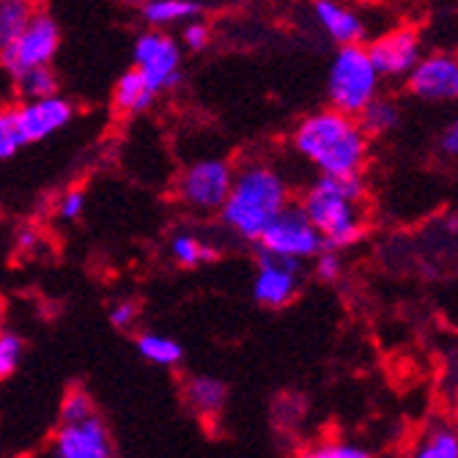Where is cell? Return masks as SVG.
<instances>
[{"label": "cell", "instance_id": "1", "mask_svg": "<svg viewBox=\"0 0 458 458\" xmlns=\"http://www.w3.org/2000/svg\"><path fill=\"white\" fill-rule=\"evenodd\" d=\"M291 148L316 176H360L370 157V138L357 115L327 105L294 123Z\"/></svg>", "mask_w": 458, "mask_h": 458}, {"label": "cell", "instance_id": "2", "mask_svg": "<svg viewBox=\"0 0 458 458\" xmlns=\"http://www.w3.org/2000/svg\"><path fill=\"white\" fill-rule=\"evenodd\" d=\"M291 203V182L272 159H247L233 168L231 192L217 212L223 228L242 239L259 242L267 225Z\"/></svg>", "mask_w": 458, "mask_h": 458}, {"label": "cell", "instance_id": "3", "mask_svg": "<svg viewBox=\"0 0 458 458\" xmlns=\"http://www.w3.org/2000/svg\"><path fill=\"white\" fill-rule=\"evenodd\" d=\"M300 209L316 225L324 247L346 250L368 233V187L360 176H316L302 198Z\"/></svg>", "mask_w": 458, "mask_h": 458}, {"label": "cell", "instance_id": "4", "mask_svg": "<svg viewBox=\"0 0 458 458\" xmlns=\"http://www.w3.org/2000/svg\"><path fill=\"white\" fill-rule=\"evenodd\" d=\"M385 80L373 66L365 45L338 47L327 66V102L341 113L357 115L382 94Z\"/></svg>", "mask_w": 458, "mask_h": 458}, {"label": "cell", "instance_id": "5", "mask_svg": "<svg viewBox=\"0 0 458 458\" xmlns=\"http://www.w3.org/2000/svg\"><path fill=\"white\" fill-rule=\"evenodd\" d=\"M233 165L225 157H198L176 176L174 195L192 215H217L231 192Z\"/></svg>", "mask_w": 458, "mask_h": 458}, {"label": "cell", "instance_id": "6", "mask_svg": "<svg viewBox=\"0 0 458 458\" xmlns=\"http://www.w3.org/2000/svg\"><path fill=\"white\" fill-rule=\"evenodd\" d=\"M132 69L151 82L157 94H168L184 77V47L168 30L146 28L132 45Z\"/></svg>", "mask_w": 458, "mask_h": 458}, {"label": "cell", "instance_id": "7", "mask_svg": "<svg viewBox=\"0 0 458 458\" xmlns=\"http://www.w3.org/2000/svg\"><path fill=\"white\" fill-rule=\"evenodd\" d=\"M61 50V28L47 12H36L33 20L0 47V69L9 77H17L36 66H53Z\"/></svg>", "mask_w": 458, "mask_h": 458}, {"label": "cell", "instance_id": "8", "mask_svg": "<svg viewBox=\"0 0 458 458\" xmlns=\"http://www.w3.org/2000/svg\"><path fill=\"white\" fill-rule=\"evenodd\" d=\"M259 250L264 256L288 259L297 264H308L318 250H324V239L308 215L300 209V203H288L285 209L267 225L259 236Z\"/></svg>", "mask_w": 458, "mask_h": 458}, {"label": "cell", "instance_id": "9", "mask_svg": "<svg viewBox=\"0 0 458 458\" xmlns=\"http://www.w3.org/2000/svg\"><path fill=\"white\" fill-rule=\"evenodd\" d=\"M368 55L382 80H406L409 72L423 58V33L418 25H398L368 41Z\"/></svg>", "mask_w": 458, "mask_h": 458}, {"label": "cell", "instance_id": "10", "mask_svg": "<svg viewBox=\"0 0 458 458\" xmlns=\"http://www.w3.org/2000/svg\"><path fill=\"white\" fill-rule=\"evenodd\" d=\"M406 89L414 99L428 105L458 102V55L445 50L423 53L406 77Z\"/></svg>", "mask_w": 458, "mask_h": 458}, {"label": "cell", "instance_id": "11", "mask_svg": "<svg viewBox=\"0 0 458 458\" xmlns=\"http://www.w3.org/2000/svg\"><path fill=\"white\" fill-rule=\"evenodd\" d=\"M250 291H253V300L267 310L291 305L302 291V264L261 253Z\"/></svg>", "mask_w": 458, "mask_h": 458}, {"label": "cell", "instance_id": "12", "mask_svg": "<svg viewBox=\"0 0 458 458\" xmlns=\"http://www.w3.org/2000/svg\"><path fill=\"white\" fill-rule=\"evenodd\" d=\"M50 455L55 458H113V437L105 418L97 411L86 420L58 423L50 445Z\"/></svg>", "mask_w": 458, "mask_h": 458}, {"label": "cell", "instance_id": "13", "mask_svg": "<svg viewBox=\"0 0 458 458\" xmlns=\"http://www.w3.org/2000/svg\"><path fill=\"white\" fill-rule=\"evenodd\" d=\"M14 110H17V121H20V130H22V138L28 146L55 138L77 115L74 102L61 94H50L41 99H25V102L14 105Z\"/></svg>", "mask_w": 458, "mask_h": 458}, {"label": "cell", "instance_id": "14", "mask_svg": "<svg viewBox=\"0 0 458 458\" xmlns=\"http://www.w3.org/2000/svg\"><path fill=\"white\" fill-rule=\"evenodd\" d=\"M313 20H316V28L335 47L362 45L365 33H368L360 12L346 6L344 0H313Z\"/></svg>", "mask_w": 458, "mask_h": 458}, {"label": "cell", "instance_id": "15", "mask_svg": "<svg viewBox=\"0 0 458 458\" xmlns=\"http://www.w3.org/2000/svg\"><path fill=\"white\" fill-rule=\"evenodd\" d=\"M182 398L195 418L215 420L228 403V385L215 377H190L182 385Z\"/></svg>", "mask_w": 458, "mask_h": 458}, {"label": "cell", "instance_id": "16", "mask_svg": "<svg viewBox=\"0 0 458 458\" xmlns=\"http://www.w3.org/2000/svg\"><path fill=\"white\" fill-rule=\"evenodd\" d=\"M157 97L159 94L151 89V82L138 69H130V72H123L113 86V110L118 115L135 118V115L148 113Z\"/></svg>", "mask_w": 458, "mask_h": 458}, {"label": "cell", "instance_id": "17", "mask_svg": "<svg viewBox=\"0 0 458 458\" xmlns=\"http://www.w3.org/2000/svg\"><path fill=\"white\" fill-rule=\"evenodd\" d=\"M168 253L174 259V264L184 267V269H195V267H203L217 259V250L215 244L206 239L203 233L198 231H190V228H179L171 242H168Z\"/></svg>", "mask_w": 458, "mask_h": 458}, {"label": "cell", "instance_id": "18", "mask_svg": "<svg viewBox=\"0 0 458 458\" xmlns=\"http://www.w3.org/2000/svg\"><path fill=\"white\" fill-rule=\"evenodd\" d=\"M198 14L200 9L195 0H143L140 4V20L148 28H159V30H171L176 25L182 28Z\"/></svg>", "mask_w": 458, "mask_h": 458}, {"label": "cell", "instance_id": "19", "mask_svg": "<svg viewBox=\"0 0 458 458\" xmlns=\"http://www.w3.org/2000/svg\"><path fill=\"white\" fill-rule=\"evenodd\" d=\"M401 118H403V110L401 105L387 97V94H379L377 99H370L360 113H357V121L360 127L365 130V135L373 140V138H385L390 132H395L401 127Z\"/></svg>", "mask_w": 458, "mask_h": 458}, {"label": "cell", "instance_id": "20", "mask_svg": "<svg viewBox=\"0 0 458 458\" xmlns=\"http://www.w3.org/2000/svg\"><path fill=\"white\" fill-rule=\"evenodd\" d=\"M135 344H138V354L157 368H176L184 360L182 344L168 335H159V332H143Z\"/></svg>", "mask_w": 458, "mask_h": 458}, {"label": "cell", "instance_id": "21", "mask_svg": "<svg viewBox=\"0 0 458 458\" xmlns=\"http://www.w3.org/2000/svg\"><path fill=\"white\" fill-rule=\"evenodd\" d=\"M409 458H458V431L447 423L431 426L418 439Z\"/></svg>", "mask_w": 458, "mask_h": 458}, {"label": "cell", "instance_id": "22", "mask_svg": "<svg viewBox=\"0 0 458 458\" xmlns=\"http://www.w3.org/2000/svg\"><path fill=\"white\" fill-rule=\"evenodd\" d=\"M14 82V91L20 97V102L25 99H41V97H50V94H58L61 91V82H58V74L53 66H36V69H28L17 77H12Z\"/></svg>", "mask_w": 458, "mask_h": 458}, {"label": "cell", "instance_id": "23", "mask_svg": "<svg viewBox=\"0 0 458 458\" xmlns=\"http://www.w3.org/2000/svg\"><path fill=\"white\" fill-rule=\"evenodd\" d=\"M38 12V0H0V47L33 20Z\"/></svg>", "mask_w": 458, "mask_h": 458}, {"label": "cell", "instance_id": "24", "mask_svg": "<svg viewBox=\"0 0 458 458\" xmlns=\"http://www.w3.org/2000/svg\"><path fill=\"white\" fill-rule=\"evenodd\" d=\"M25 138L17 121L14 105H0V159H12L25 148Z\"/></svg>", "mask_w": 458, "mask_h": 458}, {"label": "cell", "instance_id": "25", "mask_svg": "<svg viewBox=\"0 0 458 458\" xmlns=\"http://www.w3.org/2000/svg\"><path fill=\"white\" fill-rule=\"evenodd\" d=\"M97 401L89 390L82 387H69L64 401H61V409H58V423H77V420H86L91 414H97Z\"/></svg>", "mask_w": 458, "mask_h": 458}, {"label": "cell", "instance_id": "26", "mask_svg": "<svg viewBox=\"0 0 458 458\" xmlns=\"http://www.w3.org/2000/svg\"><path fill=\"white\" fill-rule=\"evenodd\" d=\"M22 354H25V341H22L20 332H14L9 327L0 329V382L9 379L12 373L20 368Z\"/></svg>", "mask_w": 458, "mask_h": 458}, {"label": "cell", "instance_id": "27", "mask_svg": "<svg viewBox=\"0 0 458 458\" xmlns=\"http://www.w3.org/2000/svg\"><path fill=\"white\" fill-rule=\"evenodd\" d=\"M294 458H373L370 450L349 442H318L310 447H302Z\"/></svg>", "mask_w": 458, "mask_h": 458}, {"label": "cell", "instance_id": "28", "mask_svg": "<svg viewBox=\"0 0 458 458\" xmlns=\"http://www.w3.org/2000/svg\"><path fill=\"white\" fill-rule=\"evenodd\" d=\"M313 264V275L316 280L321 283H338L341 275H344V259H341V250H332V247H324L318 253L310 259Z\"/></svg>", "mask_w": 458, "mask_h": 458}, {"label": "cell", "instance_id": "29", "mask_svg": "<svg viewBox=\"0 0 458 458\" xmlns=\"http://www.w3.org/2000/svg\"><path fill=\"white\" fill-rule=\"evenodd\" d=\"M86 215V192L80 187H69L55 198V217L61 223H77Z\"/></svg>", "mask_w": 458, "mask_h": 458}, {"label": "cell", "instance_id": "30", "mask_svg": "<svg viewBox=\"0 0 458 458\" xmlns=\"http://www.w3.org/2000/svg\"><path fill=\"white\" fill-rule=\"evenodd\" d=\"M179 45H182L184 50H192V53L206 50V47L212 45V28L206 25L200 17L184 22V25H182V33H179Z\"/></svg>", "mask_w": 458, "mask_h": 458}, {"label": "cell", "instance_id": "31", "mask_svg": "<svg viewBox=\"0 0 458 458\" xmlns=\"http://www.w3.org/2000/svg\"><path fill=\"white\" fill-rule=\"evenodd\" d=\"M140 321V305L135 300H118L110 308V324L118 332H132Z\"/></svg>", "mask_w": 458, "mask_h": 458}, {"label": "cell", "instance_id": "32", "mask_svg": "<svg viewBox=\"0 0 458 458\" xmlns=\"http://www.w3.org/2000/svg\"><path fill=\"white\" fill-rule=\"evenodd\" d=\"M439 151L450 159H458V115L447 123L439 135Z\"/></svg>", "mask_w": 458, "mask_h": 458}, {"label": "cell", "instance_id": "33", "mask_svg": "<svg viewBox=\"0 0 458 458\" xmlns=\"http://www.w3.org/2000/svg\"><path fill=\"white\" fill-rule=\"evenodd\" d=\"M47 458H55V455H47Z\"/></svg>", "mask_w": 458, "mask_h": 458}]
</instances>
